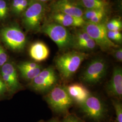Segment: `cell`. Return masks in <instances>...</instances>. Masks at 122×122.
<instances>
[{
    "instance_id": "cell-19",
    "label": "cell",
    "mask_w": 122,
    "mask_h": 122,
    "mask_svg": "<svg viewBox=\"0 0 122 122\" xmlns=\"http://www.w3.org/2000/svg\"><path fill=\"white\" fill-rule=\"evenodd\" d=\"M105 25L108 30L120 31L122 30V22L120 19H112L108 22Z\"/></svg>"
},
{
    "instance_id": "cell-2",
    "label": "cell",
    "mask_w": 122,
    "mask_h": 122,
    "mask_svg": "<svg viewBox=\"0 0 122 122\" xmlns=\"http://www.w3.org/2000/svg\"><path fill=\"white\" fill-rule=\"evenodd\" d=\"M41 30L56 44L61 50L72 48L73 35L66 27L56 22L46 24Z\"/></svg>"
},
{
    "instance_id": "cell-9",
    "label": "cell",
    "mask_w": 122,
    "mask_h": 122,
    "mask_svg": "<svg viewBox=\"0 0 122 122\" xmlns=\"http://www.w3.org/2000/svg\"><path fill=\"white\" fill-rule=\"evenodd\" d=\"M57 76L52 67L42 69L39 74L30 81V87L35 91L44 92L55 86Z\"/></svg>"
},
{
    "instance_id": "cell-15",
    "label": "cell",
    "mask_w": 122,
    "mask_h": 122,
    "mask_svg": "<svg viewBox=\"0 0 122 122\" xmlns=\"http://www.w3.org/2000/svg\"><path fill=\"white\" fill-rule=\"evenodd\" d=\"M52 18L54 22L66 28L82 27L86 23L83 18L76 17L63 13L53 12Z\"/></svg>"
},
{
    "instance_id": "cell-5",
    "label": "cell",
    "mask_w": 122,
    "mask_h": 122,
    "mask_svg": "<svg viewBox=\"0 0 122 122\" xmlns=\"http://www.w3.org/2000/svg\"><path fill=\"white\" fill-rule=\"evenodd\" d=\"M83 29L96 42L101 50L107 51L111 49L116 48L118 46L111 41L107 36V29L103 23L94 24L86 22Z\"/></svg>"
},
{
    "instance_id": "cell-31",
    "label": "cell",
    "mask_w": 122,
    "mask_h": 122,
    "mask_svg": "<svg viewBox=\"0 0 122 122\" xmlns=\"http://www.w3.org/2000/svg\"><path fill=\"white\" fill-rule=\"evenodd\" d=\"M7 92V89L5 85L0 86V97L3 96Z\"/></svg>"
},
{
    "instance_id": "cell-25",
    "label": "cell",
    "mask_w": 122,
    "mask_h": 122,
    "mask_svg": "<svg viewBox=\"0 0 122 122\" xmlns=\"http://www.w3.org/2000/svg\"><path fill=\"white\" fill-rule=\"evenodd\" d=\"M8 55L2 46L0 44V68L7 62Z\"/></svg>"
},
{
    "instance_id": "cell-7",
    "label": "cell",
    "mask_w": 122,
    "mask_h": 122,
    "mask_svg": "<svg viewBox=\"0 0 122 122\" xmlns=\"http://www.w3.org/2000/svg\"><path fill=\"white\" fill-rule=\"evenodd\" d=\"M80 106L84 114L94 121L100 122L103 120L107 113L104 103L96 96L90 95Z\"/></svg>"
},
{
    "instance_id": "cell-18",
    "label": "cell",
    "mask_w": 122,
    "mask_h": 122,
    "mask_svg": "<svg viewBox=\"0 0 122 122\" xmlns=\"http://www.w3.org/2000/svg\"><path fill=\"white\" fill-rule=\"evenodd\" d=\"M19 70L21 76L24 79L28 81H31L39 74L42 70L41 66L34 68L29 69H18Z\"/></svg>"
},
{
    "instance_id": "cell-36",
    "label": "cell",
    "mask_w": 122,
    "mask_h": 122,
    "mask_svg": "<svg viewBox=\"0 0 122 122\" xmlns=\"http://www.w3.org/2000/svg\"><path fill=\"white\" fill-rule=\"evenodd\" d=\"M104 0V1H105V0Z\"/></svg>"
},
{
    "instance_id": "cell-27",
    "label": "cell",
    "mask_w": 122,
    "mask_h": 122,
    "mask_svg": "<svg viewBox=\"0 0 122 122\" xmlns=\"http://www.w3.org/2000/svg\"><path fill=\"white\" fill-rule=\"evenodd\" d=\"M0 10L3 17L5 18L7 14L8 8L5 1L4 0H0Z\"/></svg>"
},
{
    "instance_id": "cell-10",
    "label": "cell",
    "mask_w": 122,
    "mask_h": 122,
    "mask_svg": "<svg viewBox=\"0 0 122 122\" xmlns=\"http://www.w3.org/2000/svg\"><path fill=\"white\" fill-rule=\"evenodd\" d=\"M0 76L10 93H14L21 88L17 69L12 62L7 61L0 68Z\"/></svg>"
},
{
    "instance_id": "cell-13",
    "label": "cell",
    "mask_w": 122,
    "mask_h": 122,
    "mask_svg": "<svg viewBox=\"0 0 122 122\" xmlns=\"http://www.w3.org/2000/svg\"><path fill=\"white\" fill-rule=\"evenodd\" d=\"M109 95L121 98L122 96V70L120 67L114 68L112 77L107 86Z\"/></svg>"
},
{
    "instance_id": "cell-6",
    "label": "cell",
    "mask_w": 122,
    "mask_h": 122,
    "mask_svg": "<svg viewBox=\"0 0 122 122\" xmlns=\"http://www.w3.org/2000/svg\"><path fill=\"white\" fill-rule=\"evenodd\" d=\"M0 38L5 44L14 51L22 50L27 42L26 35L19 26H7L0 31Z\"/></svg>"
},
{
    "instance_id": "cell-28",
    "label": "cell",
    "mask_w": 122,
    "mask_h": 122,
    "mask_svg": "<svg viewBox=\"0 0 122 122\" xmlns=\"http://www.w3.org/2000/svg\"><path fill=\"white\" fill-rule=\"evenodd\" d=\"M23 0H13L12 3V10L14 13L18 15V10Z\"/></svg>"
},
{
    "instance_id": "cell-21",
    "label": "cell",
    "mask_w": 122,
    "mask_h": 122,
    "mask_svg": "<svg viewBox=\"0 0 122 122\" xmlns=\"http://www.w3.org/2000/svg\"><path fill=\"white\" fill-rule=\"evenodd\" d=\"M107 36L108 38L113 43H122V35L120 31L107 30Z\"/></svg>"
},
{
    "instance_id": "cell-26",
    "label": "cell",
    "mask_w": 122,
    "mask_h": 122,
    "mask_svg": "<svg viewBox=\"0 0 122 122\" xmlns=\"http://www.w3.org/2000/svg\"><path fill=\"white\" fill-rule=\"evenodd\" d=\"M105 16H106V11H105L103 13L99 14L95 17L92 18L87 22L94 23V24L101 23H102V21L104 20V19L105 17Z\"/></svg>"
},
{
    "instance_id": "cell-37",
    "label": "cell",
    "mask_w": 122,
    "mask_h": 122,
    "mask_svg": "<svg viewBox=\"0 0 122 122\" xmlns=\"http://www.w3.org/2000/svg\"></svg>"
},
{
    "instance_id": "cell-38",
    "label": "cell",
    "mask_w": 122,
    "mask_h": 122,
    "mask_svg": "<svg viewBox=\"0 0 122 122\" xmlns=\"http://www.w3.org/2000/svg\"></svg>"
},
{
    "instance_id": "cell-24",
    "label": "cell",
    "mask_w": 122,
    "mask_h": 122,
    "mask_svg": "<svg viewBox=\"0 0 122 122\" xmlns=\"http://www.w3.org/2000/svg\"><path fill=\"white\" fill-rule=\"evenodd\" d=\"M60 122H85L74 114H67Z\"/></svg>"
},
{
    "instance_id": "cell-16",
    "label": "cell",
    "mask_w": 122,
    "mask_h": 122,
    "mask_svg": "<svg viewBox=\"0 0 122 122\" xmlns=\"http://www.w3.org/2000/svg\"><path fill=\"white\" fill-rule=\"evenodd\" d=\"M31 57L37 62L46 60L49 55L48 47L44 42L37 41L31 45L29 49Z\"/></svg>"
},
{
    "instance_id": "cell-4",
    "label": "cell",
    "mask_w": 122,
    "mask_h": 122,
    "mask_svg": "<svg viewBox=\"0 0 122 122\" xmlns=\"http://www.w3.org/2000/svg\"><path fill=\"white\" fill-rule=\"evenodd\" d=\"M46 100L52 110L59 113H66L73 103L66 88L60 85L52 88L46 97Z\"/></svg>"
},
{
    "instance_id": "cell-12",
    "label": "cell",
    "mask_w": 122,
    "mask_h": 122,
    "mask_svg": "<svg viewBox=\"0 0 122 122\" xmlns=\"http://www.w3.org/2000/svg\"><path fill=\"white\" fill-rule=\"evenodd\" d=\"M53 12L69 15L76 17L83 18V10L68 0H57L52 6Z\"/></svg>"
},
{
    "instance_id": "cell-1",
    "label": "cell",
    "mask_w": 122,
    "mask_h": 122,
    "mask_svg": "<svg viewBox=\"0 0 122 122\" xmlns=\"http://www.w3.org/2000/svg\"><path fill=\"white\" fill-rule=\"evenodd\" d=\"M87 57V54L85 52L74 50L58 56L55 63L61 77L67 80L74 75Z\"/></svg>"
},
{
    "instance_id": "cell-17",
    "label": "cell",
    "mask_w": 122,
    "mask_h": 122,
    "mask_svg": "<svg viewBox=\"0 0 122 122\" xmlns=\"http://www.w3.org/2000/svg\"><path fill=\"white\" fill-rule=\"evenodd\" d=\"M81 3L86 10H106L107 3L102 0H81Z\"/></svg>"
},
{
    "instance_id": "cell-11",
    "label": "cell",
    "mask_w": 122,
    "mask_h": 122,
    "mask_svg": "<svg viewBox=\"0 0 122 122\" xmlns=\"http://www.w3.org/2000/svg\"><path fill=\"white\" fill-rule=\"evenodd\" d=\"M96 42L83 29L73 35V48L78 51H91L96 48Z\"/></svg>"
},
{
    "instance_id": "cell-35",
    "label": "cell",
    "mask_w": 122,
    "mask_h": 122,
    "mask_svg": "<svg viewBox=\"0 0 122 122\" xmlns=\"http://www.w3.org/2000/svg\"><path fill=\"white\" fill-rule=\"evenodd\" d=\"M4 17L2 15V14L1 13V11L0 10V19H3Z\"/></svg>"
},
{
    "instance_id": "cell-22",
    "label": "cell",
    "mask_w": 122,
    "mask_h": 122,
    "mask_svg": "<svg viewBox=\"0 0 122 122\" xmlns=\"http://www.w3.org/2000/svg\"><path fill=\"white\" fill-rule=\"evenodd\" d=\"M116 114V122H122V105L118 100L113 101Z\"/></svg>"
},
{
    "instance_id": "cell-8",
    "label": "cell",
    "mask_w": 122,
    "mask_h": 122,
    "mask_svg": "<svg viewBox=\"0 0 122 122\" xmlns=\"http://www.w3.org/2000/svg\"><path fill=\"white\" fill-rule=\"evenodd\" d=\"M107 66L105 60L97 58L92 60L86 68L81 76L85 82L94 85L99 82L106 73Z\"/></svg>"
},
{
    "instance_id": "cell-3",
    "label": "cell",
    "mask_w": 122,
    "mask_h": 122,
    "mask_svg": "<svg viewBox=\"0 0 122 122\" xmlns=\"http://www.w3.org/2000/svg\"><path fill=\"white\" fill-rule=\"evenodd\" d=\"M46 11L44 3L30 0L26 10L23 12L22 22L27 31H39Z\"/></svg>"
},
{
    "instance_id": "cell-20",
    "label": "cell",
    "mask_w": 122,
    "mask_h": 122,
    "mask_svg": "<svg viewBox=\"0 0 122 122\" xmlns=\"http://www.w3.org/2000/svg\"><path fill=\"white\" fill-rule=\"evenodd\" d=\"M106 11V10H101V9H91V10H86L84 12L83 18L84 20L89 21L92 18L95 17L99 14Z\"/></svg>"
},
{
    "instance_id": "cell-14",
    "label": "cell",
    "mask_w": 122,
    "mask_h": 122,
    "mask_svg": "<svg viewBox=\"0 0 122 122\" xmlns=\"http://www.w3.org/2000/svg\"><path fill=\"white\" fill-rule=\"evenodd\" d=\"M73 102L81 105L90 96L89 90L81 83H72L66 87Z\"/></svg>"
},
{
    "instance_id": "cell-33",
    "label": "cell",
    "mask_w": 122,
    "mask_h": 122,
    "mask_svg": "<svg viewBox=\"0 0 122 122\" xmlns=\"http://www.w3.org/2000/svg\"><path fill=\"white\" fill-rule=\"evenodd\" d=\"M34 0L35 1H37L39 2H40V3H45L47 2H48V1H49L50 0Z\"/></svg>"
},
{
    "instance_id": "cell-30",
    "label": "cell",
    "mask_w": 122,
    "mask_h": 122,
    "mask_svg": "<svg viewBox=\"0 0 122 122\" xmlns=\"http://www.w3.org/2000/svg\"><path fill=\"white\" fill-rule=\"evenodd\" d=\"M30 1L29 0H23L21 4L20 5V8L18 10V15H20V14L24 12L28 7L29 5L30 4Z\"/></svg>"
},
{
    "instance_id": "cell-23",
    "label": "cell",
    "mask_w": 122,
    "mask_h": 122,
    "mask_svg": "<svg viewBox=\"0 0 122 122\" xmlns=\"http://www.w3.org/2000/svg\"><path fill=\"white\" fill-rule=\"evenodd\" d=\"M40 65L38 63L35 62L25 61L17 65V68L18 69L34 68L38 67Z\"/></svg>"
},
{
    "instance_id": "cell-32",
    "label": "cell",
    "mask_w": 122,
    "mask_h": 122,
    "mask_svg": "<svg viewBox=\"0 0 122 122\" xmlns=\"http://www.w3.org/2000/svg\"><path fill=\"white\" fill-rule=\"evenodd\" d=\"M44 122H60V121H59L56 118H52V119Z\"/></svg>"
},
{
    "instance_id": "cell-29",
    "label": "cell",
    "mask_w": 122,
    "mask_h": 122,
    "mask_svg": "<svg viewBox=\"0 0 122 122\" xmlns=\"http://www.w3.org/2000/svg\"><path fill=\"white\" fill-rule=\"evenodd\" d=\"M113 56L116 60L120 62H122V48H116L113 51Z\"/></svg>"
},
{
    "instance_id": "cell-34",
    "label": "cell",
    "mask_w": 122,
    "mask_h": 122,
    "mask_svg": "<svg viewBox=\"0 0 122 122\" xmlns=\"http://www.w3.org/2000/svg\"><path fill=\"white\" fill-rule=\"evenodd\" d=\"M5 85V84L4 81H3V80H2L0 76V86H4Z\"/></svg>"
}]
</instances>
